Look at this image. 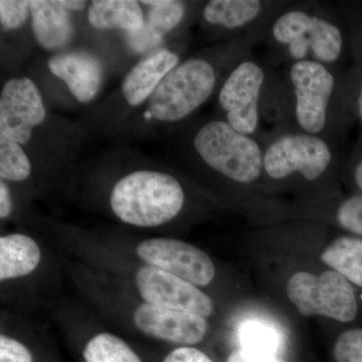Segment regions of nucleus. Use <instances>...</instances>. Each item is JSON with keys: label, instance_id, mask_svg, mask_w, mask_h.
I'll return each instance as SVG.
<instances>
[{"label": "nucleus", "instance_id": "nucleus-1", "mask_svg": "<svg viewBox=\"0 0 362 362\" xmlns=\"http://www.w3.org/2000/svg\"><path fill=\"white\" fill-rule=\"evenodd\" d=\"M289 83L297 128L334 141L354 118L347 77L314 61L292 63Z\"/></svg>", "mask_w": 362, "mask_h": 362}, {"label": "nucleus", "instance_id": "nucleus-2", "mask_svg": "<svg viewBox=\"0 0 362 362\" xmlns=\"http://www.w3.org/2000/svg\"><path fill=\"white\" fill-rule=\"evenodd\" d=\"M335 142L300 129L280 131L264 144L263 185L304 189L335 178L341 169Z\"/></svg>", "mask_w": 362, "mask_h": 362}, {"label": "nucleus", "instance_id": "nucleus-3", "mask_svg": "<svg viewBox=\"0 0 362 362\" xmlns=\"http://www.w3.org/2000/svg\"><path fill=\"white\" fill-rule=\"evenodd\" d=\"M269 37L292 63L314 61L333 68L345 51V35L337 21L319 11L292 7L269 21Z\"/></svg>", "mask_w": 362, "mask_h": 362}, {"label": "nucleus", "instance_id": "nucleus-4", "mask_svg": "<svg viewBox=\"0 0 362 362\" xmlns=\"http://www.w3.org/2000/svg\"><path fill=\"white\" fill-rule=\"evenodd\" d=\"M185 194L175 176L159 171L129 173L114 185L110 206L119 220L139 228H154L175 218Z\"/></svg>", "mask_w": 362, "mask_h": 362}, {"label": "nucleus", "instance_id": "nucleus-5", "mask_svg": "<svg viewBox=\"0 0 362 362\" xmlns=\"http://www.w3.org/2000/svg\"><path fill=\"white\" fill-rule=\"evenodd\" d=\"M194 148L207 168L240 187L255 188L264 182V145L242 134L226 120L209 121L194 138Z\"/></svg>", "mask_w": 362, "mask_h": 362}, {"label": "nucleus", "instance_id": "nucleus-6", "mask_svg": "<svg viewBox=\"0 0 362 362\" xmlns=\"http://www.w3.org/2000/svg\"><path fill=\"white\" fill-rule=\"evenodd\" d=\"M358 290L337 271L294 272L286 283V295L303 317H325L343 325L358 320L362 301Z\"/></svg>", "mask_w": 362, "mask_h": 362}, {"label": "nucleus", "instance_id": "nucleus-7", "mask_svg": "<svg viewBox=\"0 0 362 362\" xmlns=\"http://www.w3.org/2000/svg\"><path fill=\"white\" fill-rule=\"evenodd\" d=\"M218 84L216 66L209 59L192 58L169 71L149 98V112L160 122L183 120L201 108Z\"/></svg>", "mask_w": 362, "mask_h": 362}, {"label": "nucleus", "instance_id": "nucleus-8", "mask_svg": "<svg viewBox=\"0 0 362 362\" xmlns=\"http://www.w3.org/2000/svg\"><path fill=\"white\" fill-rule=\"evenodd\" d=\"M267 73L257 59L238 62L218 90L225 120L242 134L256 137L266 109Z\"/></svg>", "mask_w": 362, "mask_h": 362}, {"label": "nucleus", "instance_id": "nucleus-9", "mask_svg": "<svg viewBox=\"0 0 362 362\" xmlns=\"http://www.w3.org/2000/svg\"><path fill=\"white\" fill-rule=\"evenodd\" d=\"M136 252L147 265L173 274L197 287H206L216 277V266L209 255L183 240L168 238L143 240Z\"/></svg>", "mask_w": 362, "mask_h": 362}, {"label": "nucleus", "instance_id": "nucleus-10", "mask_svg": "<svg viewBox=\"0 0 362 362\" xmlns=\"http://www.w3.org/2000/svg\"><path fill=\"white\" fill-rule=\"evenodd\" d=\"M138 292L147 304L209 317L214 311L211 298L199 287L152 266L136 273Z\"/></svg>", "mask_w": 362, "mask_h": 362}, {"label": "nucleus", "instance_id": "nucleus-11", "mask_svg": "<svg viewBox=\"0 0 362 362\" xmlns=\"http://www.w3.org/2000/svg\"><path fill=\"white\" fill-rule=\"evenodd\" d=\"M45 117L42 94L30 78H14L6 83L0 96V135L26 144Z\"/></svg>", "mask_w": 362, "mask_h": 362}, {"label": "nucleus", "instance_id": "nucleus-12", "mask_svg": "<svg viewBox=\"0 0 362 362\" xmlns=\"http://www.w3.org/2000/svg\"><path fill=\"white\" fill-rule=\"evenodd\" d=\"M133 322L147 337L183 346L202 341L209 331L206 317L147 303L136 308Z\"/></svg>", "mask_w": 362, "mask_h": 362}, {"label": "nucleus", "instance_id": "nucleus-13", "mask_svg": "<svg viewBox=\"0 0 362 362\" xmlns=\"http://www.w3.org/2000/svg\"><path fill=\"white\" fill-rule=\"evenodd\" d=\"M49 69L81 103H89L101 89L103 69L97 59L86 52L56 54L49 59Z\"/></svg>", "mask_w": 362, "mask_h": 362}, {"label": "nucleus", "instance_id": "nucleus-14", "mask_svg": "<svg viewBox=\"0 0 362 362\" xmlns=\"http://www.w3.org/2000/svg\"><path fill=\"white\" fill-rule=\"evenodd\" d=\"M180 64V56L165 49L152 52L136 64L122 83L126 102L130 106H138L146 101L169 71Z\"/></svg>", "mask_w": 362, "mask_h": 362}, {"label": "nucleus", "instance_id": "nucleus-15", "mask_svg": "<svg viewBox=\"0 0 362 362\" xmlns=\"http://www.w3.org/2000/svg\"><path fill=\"white\" fill-rule=\"evenodd\" d=\"M271 2L261 0H211L202 11L204 20L209 25L228 30L255 28L258 21H268Z\"/></svg>", "mask_w": 362, "mask_h": 362}, {"label": "nucleus", "instance_id": "nucleus-16", "mask_svg": "<svg viewBox=\"0 0 362 362\" xmlns=\"http://www.w3.org/2000/svg\"><path fill=\"white\" fill-rule=\"evenodd\" d=\"M30 16L35 39L47 51H58L70 42L73 35L70 11L61 1L33 0Z\"/></svg>", "mask_w": 362, "mask_h": 362}, {"label": "nucleus", "instance_id": "nucleus-17", "mask_svg": "<svg viewBox=\"0 0 362 362\" xmlns=\"http://www.w3.org/2000/svg\"><path fill=\"white\" fill-rule=\"evenodd\" d=\"M39 245L28 235L11 233L0 238V280L23 277L40 265Z\"/></svg>", "mask_w": 362, "mask_h": 362}, {"label": "nucleus", "instance_id": "nucleus-18", "mask_svg": "<svg viewBox=\"0 0 362 362\" xmlns=\"http://www.w3.org/2000/svg\"><path fill=\"white\" fill-rule=\"evenodd\" d=\"M90 25L102 30H122L132 33L145 25L139 2L133 0H98L88 9Z\"/></svg>", "mask_w": 362, "mask_h": 362}, {"label": "nucleus", "instance_id": "nucleus-19", "mask_svg": "<svg viewBox=\"0 0 362 362\" xmlns=\"http://www.w3.org/2000/svg\"><path fill=\"white\" fill-rule=\"evenodd\" d=\"M320 259L362 291V238L343 233L326 245Z\"/></svg>", "mask_w": 362, "mask_h": 362}, {"label": "nucleus", "instance_id": "nucleus-20", "mask_svg": "<svg viewBox=\"0 0 362 362\" xmlns=\"http://www.w3.org/2000/svg\"><path fill=\"white\" fill-rule=\"evenodd\" d=\"M240 349L262 356H281L282 338L276 328L262 321H247L239 330Z\"/></svg>", "mask_w": 362, "mask_h": 362}, {"label": "nucleus", "instance_id": "nucleus-21", "mask_svg": "<svg viewBox=\"0 0 362 362\" xmlns=\"http://www.w3.org/2000/svg\"><path fill=\"white\" fill-rule=\"evenodd\" d=\"M85 362H142L129 345L111 333H100L87 343Z\"/></svg>", "mask_w": 362, "mask_h": 362}, {"label": "nucleus", "instance_id": "nucleus-22", "mask_svg": "<svg viewBox=\"0 0 362 362\" xmlns=\"http://www.w3.org/2000/svg\"><path fill=\"white\" fill-rule=\"evenodd\" d=\"M329 218L343 233L362 238V194L352 192L330 204Z\"/></svg>", "mask_w": 362, "mask_h": 362}, {"label": "nucleus", "instance_id": "nucleus-23", "mask_svg": "<svg viewBox=\"0 0 362 362\" xmlns=\"http://www.w3.org/2000/svg\"><path fill=\"white\" fill-rule=\"evenodd\" d=\"M32 164L21 144L0 135V177L20 182L28 180Z\"/></svg>", "mask_w": 362, "mask_h": 362}, {"label": "nucleus", "instance_id": "nucleus-24", "mask_svg": "<svg viewBox=\"0 0 362 362\" xmlns=\"http://www.w3.org/2000/svg\"><path fill=\"white\" fill-rule=\"evenodd\" d=\"M141 4L150 7L147 23L162 37L175 30L187 13L185 4L175 0L142 1Z\"/></svg>", "mask_w": 362, "mask_h": 362}, {"label": "nucleus", "instance_id": "nucleus-25", "mask_svg": "<svg viewBox=\"0 0 362 362\" xmlns=\"http://www.w3.org/2000/svg\"><path fill=\"white\" fill-rule=\"evenodd\" d=\"M334 362H362V327L345 328L333 343Z\"/></svg>", "mask_w": 362, "mask_h": 362}, {"label": "nucleus", "instance_id": "nucleus-26", "mask_svg": "<svg viewBox=\"0 0 362 362\" xmlns=\"http://www.w3.org/2000/svg\"><path fill=\"white\" fill-rule=\"evenodd\" d=\"M354 28L356 32L352 35V45L356 54V66L346 76L352 110L362 125V26H356Z\"/></svg>", "mask_w": 362, "mask_h": 362}, {"label": "nucleus", "instance_id": "nucleus-27", "mask_svg": "<svg viewBox=\"0 0 362 362\" xmlns=\"http://www.w3.org/2000/svg\"><path fill=\"white\" fill-rule=\"evenodd\" d=\"M30 13V1L1 0L0 1V23L4 30H13L21 28Z\"/></svg>", "mask_w": 362, "mask_h": 362}, {"label": "nucleus", "instance_id": "nucleus-28", "mask_svg": "<svg viewBox=\"0 0 362 362\" xmlns=\"http://www.w3.org/2000/svg\"><path fill=\"white\" fill-rule=\"evenodd\" d=\"M126 40H127V44L132 51L135 52H145L154 49V47L160 44L162 40H163V37L159 35L156 30H154L147 23V21H145V25L140 30L132 33H127Z\"/></svg>", "mask_w": 362, "mask_h": 362}, {"label": "nucleus", "instance_id": "nucleus-29", "mask_svg": "<svg viewBox=\"0 0 362 362\" xmlns=\"http://www.w3.org/2000/svg\"><path fill=\"white\" fill-rule=\"evenodd\" d=\"M0 362H33V357L30 350L23 343L6 335H1Z\"/></svg>", "mask_w": 362, "mask_h": 362}, {"label": "nucleus", "instance_id": "nucleus-30", "mask_svg": "<svg viewBox=\"0 0 362 362\" xmlns=\"http://www.w3.org/2000/svg\"><path fill=\"white\" fill-rule=\"evenodd\" d=\"M343 175L354 192L362 194V146L356 150L352 157H350Z\"/></svg>", "mask_w": 362, "mask_h": 362}, {"label": "nucleus", "instance_id": "nucleus-31", "mask_svg": "<svg viewBox=\"0 0 362 362\" xmlns=\"http://www.w3.org/2000/svg\"><path fill=\"white\" fill-rule=\"evenodd\" d=\"M163 362H214L207 354L202 350L192 346L178 347L168 356Z\"/></svg>", "mask_w": 362, "mask_h": 362}, {"label": "nucleus", "instance_id": "nucleus-32", "mask_svg": "<svg viewBox=\"0 0 362 362\" xmlns=\"http://www.w3.org/2000/svg\"><path fill=\"white\" fill-rule=\"evenodd\" d=\"M226 362H287L281 356H262L252 354L242 349L230 352Z\"/></svg>", "mask_w": 362, "mask_h": 362}, {"label": "nucleus", "instance_id": "nucleus-33", "mask_svg": "<svg viewBox=\"0 0 362 362\" xmlns=\"http://www.w3.org/2000/svg\"><path fill=\"white\" fill-rule=\"evenodd\" d=\"M13 211V201H11V190L4 180L0 182V218L6 220Z\"/></svg>", "mask_w": 362, "mask_h": 362}, {"label": "nucleus", "instance_id": "nucleus-34", "mask_svg": "<svg viewBox=\"0 0 362 362\" xmlns=\"http://www.w3.org/2000/svg\"><path fill=\"white\" fill-rule=\"evenodd\" d=\"M62 6L68 9L69 11H81L85 8L86 1H77V0H62Z\"/></svg>", "mask_w": 362, "mask_h": 362}]
</instances>
